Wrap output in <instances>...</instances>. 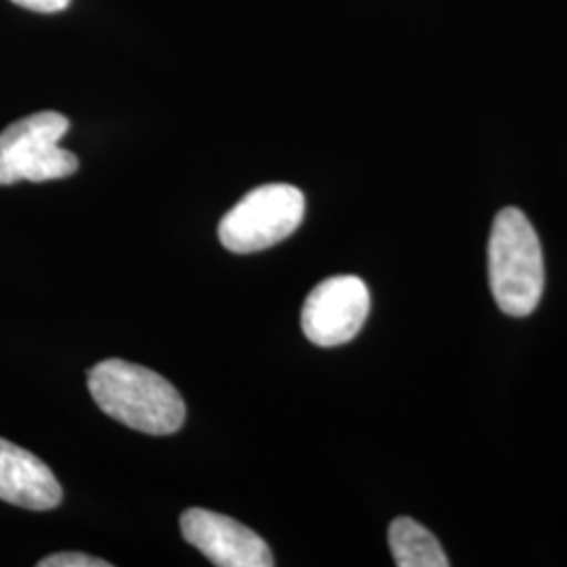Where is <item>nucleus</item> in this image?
Segmentation results:
<instances>
[{"mask_svg":"<svg viewBox=\"0 0 567 567\" xmlns=\"http://www.w3.org/2000/svg\"><path fill=\"white\" fill-rule=\"evenodd\" d=\"M389 547L395 566L400 567H447L446 553L437 538L410 517H398L389 527Z\"/></svg>","mask_w":567,"mask_h":567,"instance_id":"obj_8","label":"nucleus"},{"mask_svg":"<svg viewBox=\"0 0 567 567\" xmlns=\"http://www.w3.org/2000/svg\"><path fill=\"white\" fill-rule=\"evenodd\" d=\"M11 2L37 13H60L70 4V0H11Z\"/></svg>","mask_w":567,"mask_h":567,"instance_id":"obj_10","label":"nucleus"},{"mask_svg":"<svg viewBox=\"0 0 567 567\" xmlns=\"http://www.w3.org/2000/svg\"><path fill=\"white\" fill-rule=\"evenodd\" d=\"M370 311V292L358 276H334L318 284L305 299V337L320 347L349 343L362 330Z\"/></svg>","mask_w":567,"mask_h":567,"instance_id":"obj_5","label":"nucleus"},{"mask_svg":"<svg viewBox=\"0 0 567 567\" xmlns=\"http://www.w3.org/2000/svg\"><path fill=\"white\" fill-rule=\"evenodd\" d=\"M182 534L213 566H274V555L264 538L227 515L187 508L182 515Z\"/></svg>","mask_w":567,"mask_h":567,"instance_id":"obj_6","label":"nucleus"},{"mask_svg":"<svg viewBox=\"0 0 567 567\" xmlns=\"http://www.w3.org/2000/svg\"><path fill=\"white\" fill-rule=\"evenodd\" d=\"M61 498L58 477L39 456L0 440V501L28 511H51Z\"/></svg>","mask_w":567,"mask_h":567,"instance_id":"obj_7","label":"nucleus"},{"mask_svg":"<svg viewBox=\"0 0 567 567\" xmlns=\"http://www.w3.org/2000/svg\"><path fill=\"white\" fill-rule=\"evenodd\" d=\"M89 391L107 416L147 435H171L185 421L179 391L143 365L105 360L89 372Z\"/></svg>","mask_w":567,"mask_h":567,"instance_id":"obj_1","label":"nucleus"},{"mask_svg":"<svg viewBox=\"0 0 567 567\" xmlns=\"http://www.w3.org/2000/svg\"><path fill=\"white\" fill-rule=\"evenodd\" d=\"M105 559H97L84 553H58L39 561V567H110Z\"/></svg>","mask_w":567,"mask_h":567,"instance_id":"obj_9","label":"nucleus"},{"mask_svg":"<svg viewBox=\"0 0 567 567\" xmlns=\"http://www.w3.org/2000/svg\"><path fill=\"white\" fill-rule=\"evenodd\" d=\"M487 271L494 301L508 316L524 318L540 303L543 248L522 210L505 208L496 215L487 244Z\"/></svg>","mask_w":567,"mask_h":567,"instance_id":"obj_2","label":"nucleus"},{"mask_svg":"<svg viewBox=\"0 0 567 567\" xmlns=\"http://www.w3.org/2000/svg\"><path fill=\"white\" fill-rule=\"evenodd\" d=\"M70 121L60 112H39L0 133V185L65 179L79 171V158L60 142Z\"/></svg>","mask_w":567,"mask_h":567,"instance_id":"obj_3","label":"nucleus"},{"mask_svg":"<svg viewBox=\"0 0 567 567\" xmlns=\"http://www.w3.org/2000/svg\"><path fill=\"white\" fill-rule=\"evenodd\" d=\"M305 217L303 192L288 183H269L246 194L219 224L229 252L250 255L286 240Z\"/></svg>","mask_w":567,"mask_h":567,"instance_id":"obj_4","label":"nucleus"}]
</instances>
